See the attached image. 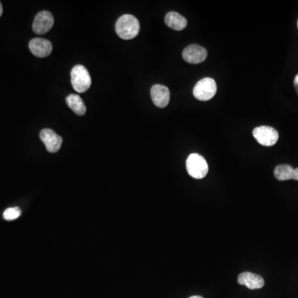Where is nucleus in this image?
I'll return each mask as SVG.
<instances>
[{"instance_id":"f257e3e1","label":"nucleus","mask_w":298,"mask_h":298,"mask_svg":"<svg viewBox=\"0 0 298 298\" xmlns=\"http://www.w3.org/2000/svg\"><path fill=\"white\" fill-rule=\"evenodd\" d=\"M140 30V24L138 20L131 14L121 16L117 20L115 31L120 38L130 40L138 36Z\"/></svg>"},{"instance_id":"f03ea898","label":"nucleus","mask_w":298,"mask_h":298,"mask_svg":"<svg viewBox=\"0 0 298 298\" xmlns=\"http://www.w3.org/2000/svg\"><path fill=\"white\" fill-rule=\"evenodd\" d=\"M186 166L188 174L195 179H202L209 171L207 162L200 154H191L188 156Z\"/></svg>"},{"instance_id":"7ed1b4c3","label":"nucleus","mask_w":298,"mask_h":298,"mask_svg":"<svg viewBox=\"0 0 298 298\" xmlns=\"http://www.w3.org/2000/svg\"><path fill=\"white\" fill-rule=\"evenodd\" d=\"M71 80L74 90L78 93H84L91 86V75L82 65H76L72 68Z\"/></svg>"},{"instance_id":"20e7f679","label":"nucleus","mask_w":298,"mask_h":298,"mask_svg":"<svg viewBox=\"0 0 298 298\" xmlns=\"http://www.w3.org/2000/svg\"><path fill=\"white\" fill-rule=\"evenodd\" d=\"M217 91L216 80L210 77L201 79L193 90V95L201 101H207L214 97Z\"/></svg>"},{"instance_id":"39448f33","label":"nucleus","mask_w":298,"mask_h":298,"mask_svg":"<svg viewBox=\"0 0 298 298\" xmlns=\"http://www.w3.org/2000/svg\"><path fill=\"white\" fill-rule=\"evenodd\" d=\"M253 135L258 143L266 147H271L276 144L279 138V132L269 126L255 127Z\"/></svg>"},{"instance_id":"423d86ee","label":"nucleus","mask_w":298,"mask_h":298,"mask_svg":"<svg viewBox=\"0 0 298 298\" xmlns=\"http://www.w3.org/2000/svg\"><path fill=\"white\" fill-rule=\"evenodd\" d=\"M54 24V17L48 11H41L35 17L33 30L37 34H44L52 29Z\"/></svg>"},{"instance_id":"0eeeda50","label":"nucleus","mask_w":298,"mask_h":298,"mask_svg":"<svg viewBox=\"0 0 298 298\" xmlns=\"http://www.w3.org/2000/svg\"><path fill=\"white\" fill-rule=\"evenodd\" d=\"M184 61L190 64H199L203 62L207 57V51L201 46L193 44L188 46L182 52Z\"/></svg>"},{"instance_id":"6e6552de","label":"nucleus","mask_w":298,"mask_h":298,"mask_svg":"<svg viewBox=\"0 0 298 298\" xmlns=\"http://www.w3.org/2000/svg\"><path fill=\"white\" fill-rule=\"evenodd\" d=\"M40 138L45 144L47 150L49 153H56L61 148L62 138L50 129H44L40 133Z\"/></svg>"},{"instance_id":"1a4fd4ad","label":"nucleus","mask_w":298,"mask_h":298,"mask_svg":"<svg viewBox=\"0 0 298 298\" xmlns=\"http://www.w3.org/2000/svg\"><path fill=\"white\" fill-rule=\"evenodd\" d=\"M29 50L37 57H46L49 56L52 52V44L47 39L33 38L29 41Z\"/></svg>"},{"instance_id":"9d476101","label":"nucleus","mask_w":298,"mask_h":298,"mask_svg":"<svg viewBox=\"0 0 298 298\" xmlns=\"http://www.w3.org/2000/svg\"><path fill=\"white\" fill-rule=\"evenodd\" d=\"M151 98L158 108H165L170 101V91L162 84H154L151 89Z\"/></svg>"},{"instance_id":"9b49d317","label":"nucleus","mask_w":298,"mask_h":298,"mask_svg":"<svg viewBox=\"0 0 298 298\" xmlns=\"http://www.w3.org/2000/svg\"><path fill=\"white\" fill-rule=\"evenodd\" d=\"M238 283L251 290L260 289L264 286V280L261 276L249 272L240 273L238 276Z\"/></svg>"},{"instance_id":"f8f14e48","label":"nucleus","mask_w":298,"mask_h":298,"mask_svg":"<svg viewBox=\"0 0 298 298\" xmlns=\"http://www.w3.org/2000/svg\"><path fill=\"white\" fill-rule=\"evenodd\" d=\"M274 176L279 181L291 179L298 181V168L294 169L292 166L287 164L279 165L275 167Z\"/></svg>"},{"instance_id":"ddd939ff","label":"nucleus","mask_w":298,"mask_h":298,"mask_svg":"<svg viewBox=\"0 0 298 298\" xmlns=\"http://www.w3.org/2000/svg\"><path fill=\"white\" fill-rule=\"evenodd\" d=\"M166 26L173 30L182 31L187 26V21L183 16L176 12H169L165 17Z\"/></svg>"},{"instance_id":"4468645a","label":"nucleus","mask_w":298,"mask_h":298,"mask_svg":"<svg viewBox=\"0 0 298 298\" xmlns=\"http://www.w3.org/2000/svg\"><path fill=\"white\" fill-rule=\"evenodd\" d=\"M67 105L77 115H84L87 113V106L83 99L78 95H70L66 99Z\"/></svg>"},{"instance_id":"2eb2a0df","label":"nucleus","mask_w":298,"mask_h":298,"mask_svg":"<svg viewBox=\"0 0 298 298\" xmlns=\"http://www.w3.org/2000/svg\"><path fill=\"white\" fill-rule=\"evenodd\" d=\"M20 215H21V210H20L19 208H9L4 213V218L6 221H13V220L18 218Z\"/></svg>"},{"instance_id":"dca6fc26","label":"nucleus","mask_w":298,"mask_h":298,"mask_svg":"<svg viewBox=\"0 0 298 298\" xmlns=\"http://www.w3.org/2000/svg\"><path fill=\"white\" fill-rule=\"evenodd\" d=\"M294 87L296 89V93L298 95V74L296 75V77L294 79Z\"/></svg>"},{"instance_id":"f3484780","label":"nucleus","mask_w":298,"mask_h":298,"mask_svg":"<svg viewBox=\"0 0 298 298\" xmlns=\"http://www.w3.org/2000/svg\"><path fill=\"white\" fill-rule=\"evenodd\" d=\"M2 14H3V6L2 4H1V2H0V17L2 16Z\"/></svg>"},{"instance_id":"a211bd4d","label":"nucleus","mask_w":298,"mask_h":298,"mask_svg":"<svg viewBox=\"0 0 298 298\" xmlns=\"http://www.w3.org/2000/svg\"><path fill=\"white\" fill-rule=\"evenodd\" d=\"M189 298H204L202 297V296H190V297Z\"/></svg>"},{"instance_id":"6ab92c4d","label":"nucleus","mask_w":298,"mask_h":298,"mask_svg":"<svg viewBox=\"0 0 298 298\" xmlns=\"http://www.w3.org/2000/svg\"><path fill=\"white\" fill-rule=\"evenodd\" d=\"M297 28H298V20H297Z\"/></svg>"}]
</instances>
